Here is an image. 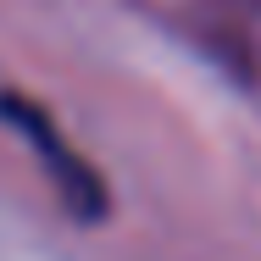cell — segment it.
Wrapping results in <instances>:
<instances>
[{
    "mask_svg": "<svg viewBox=\"0 0 261 261\" xmlns=\"http://www.w3.org/2000/svg\"><path fill=\"white\" fill-rule=\"evenodd\" d=\"M0 117L39 150V161H45V172H50V184L61 189V200H67V211H78V217H100L106 211V189L100 178L89 172V161L78 156L61 134L50 128V117L39 111L34 100H22V95H0Z\"/></svg>",
    "mask_w": 261,
    "mask_h": 261,
    "instance_id": "6da1fadb",
    "label": "cell"
}]
</instances>
